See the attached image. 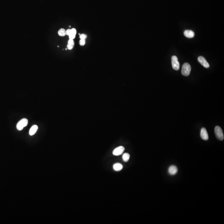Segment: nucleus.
Instances as JSON below:
<instances>
[{"instance_id":"f257e3e1","label":"nucleus","mask_w":224,"mask_h":224,"mask_svg":"<svg viewBox=\"0 0 224 224\" xmlns=\"http://www.w3.org/2000/svg\"><path fill=\"white\" fill-rule=\"evenodd\" d=\"M191 71V66L188 63H185L183 64L181 70V73L183 75L187 77L189 75Z\"/></svg>"},{"instance_id":"f03ea898","label":"nucleus","mask_w":224,"mask_h":224,"mask_svg":"<svg viewBox=\"0 0 224 224\" xmlns=\"http://www.w3.org/2000/svg\"><path fill=\"white\" fill-rule=\"evenodd\" d=\"M215 133L217 138L220 141H222L224 140V134L223 131L220 127L217 126L215 128Z\"/></svg>"},{"instance_id":"7ed1b4c3","label":"nucleus","mask_w":224,"mask_h":224,"mask_svg":"<svg viewBox=\"0 0 224 224\" xmlns=\"http://www.w3.org/2000/svg\"><path fill=\"white\" fill-rule=\"evenodd\" d=\"M172 68L175 70H178L180 69V63L176 56H173L171 57Z\"/></svg>"},{"instance_id":"20e7f679","label":"nucleus","mask_w":224,"mask_h":224,"mask_svg":"<svg viewBox=\"0 0 224 224\" xmlns=\"http://www.w3.org/2000/svg\"><path fill=\"white\" fill-rule=\"evenodd\" d=\"M28 124V120L26 118H23L20 120L17 125V128L18 130H21L24 127L26 126Z\"/></svg>"},{"instance_id":"39448f33","label":"nucleus","mask_w":224,"mask_h":224,"mask_svg":"<svg viewBox=\"0 0 224 224\" xmlns=\"http://www.w3.org/2000/svg\"><path fill=\"white\" fill-rule=\"evenodd\" d=\"M198 62L201 64L203 66L206 68H208L210 67V65L207 62L206 59L202 56H200L198 57Z\"/></svg>"},{"instance_id":"423d86ee","label":"nucleus","mask_w":224,"mask_h":224,"mask_svg":"<svg viewBox=\"0 0 224 224\" xmlns=\"http://www.w3.org/2000/svg\"><path fill=\"white\" fill-rule=\"evenodd\" d=\"M125 150V148L122 146H120L116 148L113 151V155L115 156H119L121 155Z\"/></svg>"},{"instance_id":"0eeeda50","label":"nucleus","mask_w":224,"mask_h":224,"mask_svg":"<svg viewBox=\"0 0 224 224\" xmlns=\"http://www.w3.org/2000/svg\"><path fill=\"white\" fill-rule=\"evenodd\" d=\"M201 138L204 140H208V134L207 130L205 128H202L201 129Z\"/></svg>"},{"instance_id":"6e6552de","label":"nucleus","mask_w":224,"mask_h":224,"mask_svg":"<svg viewBox=\"0 0 224 224\" xmlns=\"http://www.w3.org/2000/svg\"><path fill=\"white\" fill-rule=\"evenodd\" d=\"M178 169L176 166L174 165H172L170 166L169 168L168 172L169 174L171 175H174L177 173Z\"/></svg>"},{"instance_id":"1a4fd4ad","label":"nucleus","mask_w":224,"mask_h":224,"mask_svg":"<svg viewBox=\"0 0 224 224\" xmlns=\"http://www.w3.org/2000/svg\"><path fill=\"white\" fill-rule=\"evenodd\" d=\"M184 35L186 38H191L194 37L195 33L192 31L190 30H186L184 32Z\"/></svg>"},{"instance_id":"9d476101","label":"nucleus","mask_w":224,"mask_h":224,"mask_svg":"<svg viewBox=\"0 0 224 224\" xmlns=\"http://www.w3.org/2000/svg\"><path fill=\"white\" fill-rule=\"evenodd\" d=\"M38 127L37 125H33L32 127H31L30 129V131H29V134L30 135H33L34 134H35L36 133V132L38 130Z\"/></svg>"},{"instance_id":"9b49d317","label":"nucleus","mask_w":224,"mask_h":224,"mask_svg":"<svg viewBox=\"0 0 224 224\" xmlns=\"http://www.w3.org/2000/svg\"><path fill=\"white\" fill-rule=\"evenodd\" d=\"M123 168V166L120 163H116L113 165V169L116 171H120Z\"/></svg>"},{"instance_id":"f8f14e48","label":"nucleus","mask_w":224,"mask_h":224,"mask_svg":"<svg viewBox=\"0 0 224 224\" xmlns=\"http://www.w3.org/2000/svg\"><path fill=\"white\" fill-rule=\"evenodd\" d=\"M129 158H130V155L128 153H125L124 154H123V156H122V159H123V161L125 162H127L129 160Z\"/></svg>"},{"instance_id":"ddd939ff","label":"nucleus","mask_w":224,"mask_h":224,"mask_svg":"<svg viewBox=\"0 0 224 224\" xmlns=\"http://www.w3.org/2000/svg\"><path fill=\"white\" fill-rule=\"evenodd\" d=\"M58 34L60 36L63 37L66 35V31L63 28H61L58 31Z\"/></svg>"},{"instance_id":"4468645a","label":"nucleus","mask_w":224,"mask_h":224,"mask_svg":"<svg viewBox=\"0 0 224 224\" xmlns=\"http://www.w3.org/2000/svg\"><path fill=\"white\" fill-rule=\"evenodd\" d=\"M68 45H70L73 46V47L74 45V42L73 40H71V39H69L68 42Z\"/></svg>"},{"instance_id":"2eb2a0df","label":"nucleus","mask_w":224,"mask_h":224,"mask_svg":"<svg viewBox=\"0 0 224 224\" xmlns=\"http://www.w3.org/2000/svg\"><path fill=\"white\" fill-rule=\"evenodd\" d=\"M85 40H83V39H80V40L79 44L80 46H84L85 44Z\"/></svg>"},{"instance_id":"dca6fc26","label":"nucleus","mask_w":224,"mask_h":224,"mask_svg":"<svg viewBox=\"0 0 224 224\" xmlns=\"http://www.w3.org/2000/svg\"><path fill=\"white\" fill-rule=\"evenodd\" d=\"M86 37V35H85V34H81V35H80V39L85 40Z\"/></svg>"},{"instance_id":"f3484780","label":"nucleus","mask_w":224,"mask_h":224,"mask_svg":"<svg viewBox=\"0 0 224 224\" xmlns=\"http://www.w3.org/2000/svg\"><path fill=\"white\" fill-rule=\"evenodd\" d=\"M69 39H71V40H73L75 38L76 35L73 34L71 33L70 35H69Z\"/></svg>"},{"instance_id":"a211bd4d","label":"nucleus","mask_w":224,"mask_h":224,"mask_svg":"<svg viewBox=\"0 0 224 224\" xmlns=\"http://www.w3.org/2000/svg\"><path fill=\"white\" fill-rule=\"evenodd\" d=\"M71 33L73 34L76 35V33H77V30H76L75 29L72 28V29H71Z\"/></svg>"},{"instance_id":"6ab92c4d","label":"nucleus","mask_w":224,"mask_h":224,"mask_svg":"<svg viewBox=\"0 0 224 224\" xmlns=\"http://www.w3.org/2000/svg\"><path fill=\"white\" fill-rule=\"evenodd\" d=\"M71 33V29H68L66 31V35H69Z\"/></svg>"},{"instance_id":"aec40b11","label":"nucleus","mask_w":224,"mask_h":224,"mask_svg":"<svg viewBox=\"0 0 224 224\" xmlns=\"http://www.w3.org/2000/svg\"><path fill=\"white\" fill-rule=\"evenodd\" d=\"M67 49H68L69 50H71L73 48V46H71L70 45H67Z\"/></svg>"}]
</instances>
